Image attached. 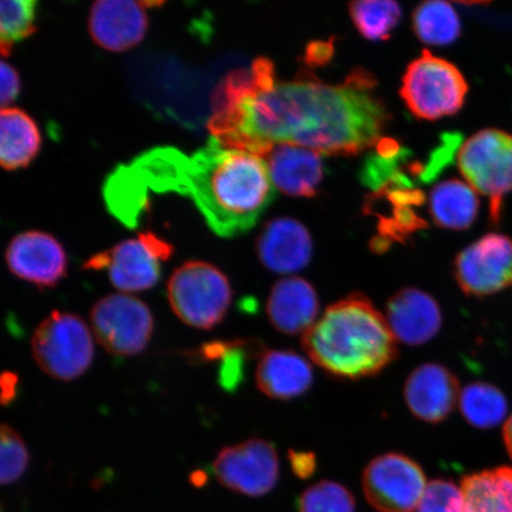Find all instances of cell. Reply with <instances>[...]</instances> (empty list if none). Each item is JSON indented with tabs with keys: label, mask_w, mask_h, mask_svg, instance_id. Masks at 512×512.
I'll return each mask as SVG.
<instances>
[{
	"label": "cell",
	"mask_w": 512,
	"mask_h": 512,
	"mask_svg": "<svg viewBox=\"0 0 512 512\" xmlns=\"http://www.w3.org/2000/svg\"><path fill=\"white\" fill-rule=\"evenodd\" d=\"M274 187L293 197L316 196L324 179L320 153L290 144H277L264 157Z\"/></svg>",
	"instance_id": "18"
},
{
	"label": "cell",
	"mask_w": 512,
	"mask_h": 512,
	"mask_svg": "<svg viewBox=\"0 0 512 512\" xmlns=\"http://www.w3.org/2000/svg\"><path fill=\"white\" fill-rule=\"evenodd\" d=\"M459 408L471 426L486 430L502 424L508 413V401L494 384L473 382L460 393Z\"/></svg>",
	"instance_id": "25"
},
{
	"label": "cell",
	"mask_w": 512,
	"mask_h": 512,
	"mask_svg": "<svg viewBox=\"0 0 512 512\" xmlns=\"http://www.w3.org/2000/svg\"><path fill=\"white\" fill-rule=\"evenodd\" d=\"M302 342L313 363L342 380L377 375L398 357L386 316L363 293L330 305Z\"/></svg>",
	"instance_id": "3"
},
{
	"label": "cell",
	"mask_w": 512,
	"mask_h": 512,
	"mask_svg": "<svg viewBox=\"0 0 512 512\" xmlns=\"http://www.w3.org/2000/svg\"><path fill=\"white\" fill-rule=\"evenodd\" d=\"M0 431V482L8 485L17 482L24 475L29 466L30 456L27 445L14 428L3 424Z\"/></svg>",
	"instance_id": "30"
},
{
	"label": "cell",
	"mask_w": 512,
	"mask_h": 512,
	"mask_svg": "<svg viewBox=\"0 0 512 512\" xmlns=\"http://www.w3.org/2000/svg\"><path fill=\"white\" fill-rule=\"evenodd\" d=\"M2 403L3 406L11 405L18 395L19 379L12 371H4L2 375Z\"/></svg>",
	"instance_id": "34"
},
{
	"label": "cell",
	"mask_w": 512,
	"mask_h": 512,
	"mask_svg": "<svg viewBox=\"0 0 512 512\" xmlns=\"http://www.w3.org/2000/svg\"><path fill=\"white\" fill-rule=\"evenodd\" d=\"M458 166L467 183L490 200V220H501L503 197L512 190V136L486 128L460 147Z\"/></svg>",
	"instance_id": "7"
},
{
	"label": "cell",
	"mask_w": 512,
	"mask_h": 512,
	"mask_svg": "<svg viewBox=\"0 0 512 512\" xmlns=\"http://www.w3.org/2000/svg\"><path fill=\"white\" fill-rule=\"evenodd\" d=\"M91 324L101 347L115 356L140 354L155 330L149 306L125 293L101 298L91 311Z\"/></svg>",
	"instance_id": "9"
},
{
	"label": "cell",
	"mask_w": 512,
	"mask_h": 512,
	"mask_svg": "<svg viewBox=\"0 0 512 512\" xmlns=\"http://www.w3.org/2000/svg\"><path fill=\"white\" fill-rule=\"evenodd\" d=\"M256 254L267 270L293 274L310 264L313 242L303 223L290 217L267 222L256 241Z\"/></svg>",
	"instance_id": "16"
},
{
	"label": "cell",
	"mask_w": 512,
	"mask_h": 512,
	"mask_svg": "<svg viewBox=\"0 0 512 512\" xmlns=\"http://www.w3.org/2000/svg\"><path fill=\"white\" fill-rule=\"evenodd\" d=\"M503 439L505 447H507L509 456L512 459V415L507 420V422H505L503 428Z\"/></svg>",
	"instance_id": "35"
},
{
	"label": "cell",
	"mask_w": 512,
	"mask_h": 512,
	"mask_svg": "<svg viewBox=\"0 0 512 512\" xmlns=\"http://www.w3.org/2000/svg\"><path fill=\"white\" fill-rule=\"evenodd\" d=\"M316 288L299 277L275 283L267 300V316L275 330L284 335H304L318 320Z\"/></svg>",
	"instance_id": "19"
},
{
	"label": "cell",
	"mask_w": 512,
	"mask_h": 512,
	"mask_svg": "<svg viewBox=\"0 0 512 512\" xmlns=\"http://www.w3.org/2000/svg\"><path fill=\"white\" fill-rule=\"evenodd\" d=\"M31 350L43 373L61 381L79 379L94 358L91 330L70 312L53 311L44 318L31 338Z\"/></svg>",
	"instance_id": "6"
},
{
	"label": "cell",
	"mask_w": 512,
	"mask_h": 512,
	"mask_svg": "<svg viewBox=\"0 0 512 512\" xmlns=\"http://www.w3.org/2000/svg\"><path fill=\"white\" fill-rule=\"evenodd\" d=\"M36 0H3L0 3V48L10 55L15 43L25 40L37 30Z\"/></svg>",
	"instance_id": "27"
},
{
	"label": "cell",
	"mask_w": 512,
	"mask_h": 512,
	"mask_svg": "<svg viewBox=\"0 0 512 512\" xmlns=\"http://www.w3.org/2000/svg\"><path fill=\"white\" fill-rule=\"evenodd\" d=\"M427 484L422 467L395 452L371 460L362 476L364 497L379 512H414Z\"/></svg>",
	"instance_id": "10"
},
{
	"label": "cell",
	"mask_w": 512,
	"mask_h": 512,
	"mask_svg": "<svg viewBox=\"0 0 512 512\" xmlns=\"http://www.w3.org/2000/svg\"><path fill=\"white\" fill-rule=\"evenodd\" d=\"M479 200L475 189L459 179H448L432 189L430 214L438 227L452 230L470 228L476 221Z\"/></svg>",
	"instance_id": "23"
},
{
	"label": "cell",
	"mask_w": 512,
	"mask_h": 512,
	"mask_svg": "<svg viewBox=\"0 0 512 512\" xmlns=\"http://www.w3.org/2000/svg\"><path fill=\"white\" fill-rule=\"evenodd\" d=\"M172 311L191 328L211 330L226 317L233 290L226 274L206 261L184 262L166 286Z\"/></svg>",
	"instance_id": "4"
},
{
	"label": "cell",
	"mask_w": 512,
	"mask_h": 512,
	"mask_svg": "<svg viewBox=\"0 0 512 512\" xmlns=\"http://www.w3.org/2000/svg\"><path fill=\"white\" fill-rule=\"evenodd\" d=\"M469 85L453 63L422 51L402 78L401 98L422 120H438L462 110Z\"/></svg>",
	"instance_id": "5"
},
{
	"label": "cell",
	"mask_w": 512,
	"mask_h": 512,
	"mask_svg": "<svg viewBox=\"0 0 512 512\" xmlns=\"http://www.w3.org/2000/svg\"><path fill=\"white\" fill-rule=\"evenodd\" d=\"M454 277L467 296L488 297L512 285V240L486 234L454 260Z\"/></svg>",
	"instance_id": "12"
},
{
	"label": "cell",
	"mask_w": 512,
	"mask_h": 512,
	"mask_svg": "<svg viewBox=\"0 0 512 512\" xmlns=\"http://www.w3.org/2000/svg\"><path fill=\"white\" fill-rule=\"evenodd\" d=\"M189 198L220 238L246 234L274 200L275 187L264 158L226 149L210 138L187 155L174 146L153 147L107 176L102 195L107 210L136 229L151 208L152 195Z\"/></svg>",
	"instance_id": "2"
},
{
	"label": "cell",
	"mask_w": 512,
	"mask_h": 512,
	"mask_svg": "<svg viewBox=\"0 0 512 512\" xmlns=\"http://www.w3.org/2000/svg\"><path fill=\"white\" fill-rule=\"evenodd\" d=\"M256 386L275 400H292L309 392L313 368L307 358L292 350H270L260 357Z\"/></svg>",
	"instance_id": "20"
},
{
	"label": "cell",
	"mask_w": 512,
	"mask_h": 512,
	"mask_svg": "<svg viewBox=\"0 0 512 512\" xmlns=\"http://www.w3.org/2000/svg\"><path fill=\"white\" fill-rule=\"evenodd\" d=\"M350 17L358 32L368 41L389 40L401 21V6L395 2H355L349 4Z\"/></svg>",
	"instance_id": "26"
},
{
	"label": "cell",
	"mask_w": 512,
	"mask_h": 512,
	"mask_svg": "<svg viewBox=\"0 0 512 512\" xmlns=\"http://www.w3.org/2000/svg\"><path fill=\"white\" fill-rule=\"evenodd\" d=\"M174 246L153 232L140 233L137 238L92 256L85 270H107L113 286L123 292H142L155 287L162 270L160 262L169 260Z\"/></svg>",
	"instance_id": "8"
},
{
	"label": "cell",
	"mask_w": 512,
	"mask_h": 512,
	"mask_svg": "<svg viewBox=\"0 0 512 512\" xmlns=\"http://www.w3.org/2000/svg\"><path fill=\"white\" fill-rule=\"evenodd\" d=\"M412 23L416 37L428 46H450L462 34L457 11L451 4L439 0L416 6Z\"/></svg>",
	"instance_id": "24"
},
{
	"label": "cell",
	"mask_w": 512,
	"mask_h": 512,
	"mask_svg": "<svg viewBox=\"0 0 512 512\" xmlns=\"http://www.w3.org/2000/svg\"><path fill=\"white\" fill-rule=\"evenodd\" d=\"M290 464L294 475L299 478H310L317 469V458L312 452L290 451Z\"/></svg>",
	"instance_id": "33"
},
{
	"label": "cell",
	"mask_w": 512,
	"mask_h": 512,
	"mask_svg": "<svg viewBox=\"0 0 512 512\" xmlns=\"http://www.w3.org/2000/svg\"><path fill=\"white\" fill-rule=\"evenodd\" d=\"M214 475L229 490L249 497H261L277 486L280 462L270 441L249 439L223 448L214 460Z\"/></svg>",
	"instance_id": "11"
},
{
	"label": "cell",
	"mask_w": 512,
	"mask_h": 512,
	"mask_svg": "<svg viewBox=\"0 0 512 512\" xmlns=\"http://www.w3.org/2000/svg\"><path fill=\"white\" fill-rule=\"evenodd\" d=\"M42 137L36 121L17 107L0 112V164L15 171L27 168L41 150Z\"/></svg>",
	"instance_id": "21"
},
{
	"label": "cell",
	"mask_w": 512,
	"mask_h": 512,
	"mask_svg": "<svg viewBox=\"0 0 512 512\" xmlns=\"http://www.w3.org/2000/svg\"><path fill=\"white\" fill-rule=\"evenodd\" d=\"M0 83V102L3 108H8L21 94L22 83L15 67L4 60L0 63Z\"/></svg>",
	"instance_id": "32"
},
{
	"label": "cell",
	"mask_w": 512,
	"mask_h": 512,
	"mask_svg": "<svg viewBox=\"0 0 512 512\" xmlns=\"http://www.w3.org/2000/svg\"><path fill=\"white\" fill-rule=\"evenodd\" d=\"M415 512H463L460 485L448 479L432 480Z\"/></svg>",
	"instance_id": "31"
},
{
	"label": "cell",
	"mask_w": 512,
	"mask_h": 512,
	"mask_svg": "<svg viewBox=\"0 0 512 512\" xmlns=\"http://www.w3.org/2000/svg\"><path fill=\"white\" fill-rule=\"evenodd\" d=\"M299 512H355L354 495L344 485L323 480L307 488L298 501Z\"/></svg>",
	"instance_id": "29"
},
{
	"label": "cell",
	"mask_w": 512,
	"mask_h": 512,
	"mask_svg": "<svg viewBox=\"0 0 512 512\" xmlns=\"http://www.w3.org/2000/svg\"><path fill=\"white\" fill-rule=\"evenodd\" d=\"M5 260L12 274L40 288H54L67 275L66 251L53 235L40 230L16 235Z\"/></svg>",
	"instance_id": "13"
},
{
	"label": "cell",
	"mask_w": 512,
	"mask_h": 512,
	"mask_svg": "<svg viewBox=\"0 0 512 512\" xmlns=\"http://www.w3.org/2000/svg\"><path fill=\"white\" fill-rule=\"evenodd\" d=\"M155 5L160 3L100 0L89 12V35L96 46L111 53H123L137 47L149 29L146 10Z\"/></svg>",
	"instance_id": "14"
},
{
	"label": "cell",
	"mask_w": 512,
	"mask_h": 512,
	"mask_svg": "<svg viewBox=\"0 0 512 512\" xmlns=\"http://www.w3.org/2000/svg\"><path fill=\"white\" fill-rule=\"evenodd\" d=\"M463 512H512V467L471 473L460 483Z\"/></svg>",
	"instance_id": "22"
},
{
	"label": "cell",
	"mask_w": 512,
	"mask_h": 512,
	"mask_svg": "<svg viewBox=\"0 0 512 512\" xmlns=\"http://www.w3.org/2000/svg\"><path fill=\"white\" fill-rule=\"evenodd\" d=\"M457 376L438 363H425L412 371L403 388L411 413L428 424H439L459 405Z\"/></svg>",
	"instance_id": "15"
},
{
	"label": "cell",
	"mask_w": 512,
	"mask_h": 512,
	"mask_svg": "<svg viewBox=\"0 0 512 512\" xmlns=\"http://www.w3.org/2000/svg\"><path fill=\"white\" fill-rule=\"evenodd\" d=\"M363 70L343 85L313 79L279 82L273 63L229 73L211 95V138L226 149L264 158L277 144L329 156H354L380 143L389 113Z\"/></svg>",
	"instance_id": "1"
},
{
	"label": "cell",
	"mask_w": 512,
	"mask_h": 512,
	"mask_svg": "<svg viewBox=\"0 0 512 512\" xmlns=\"http://www.w3.org/2000/svg\"><path fill=\"white\" fill-rule=\"evenodd\" d=\"M386 319L396 341L421 345L439 334L443 312L431 294L406 287L389 299Z\"/></svg>",
	"instance_id": "17"
},
{
	"label": "cell",
	"mask_w": 512,
	"mask_h": 512,
	"mask_svg": "<svg viewBox=\"0 0 512 512\" xmlns=\"http://www.w3.org/2000/svg\"><path fill=\"white\" fill-rule=\"evenodd\" d=\"M264 344L255 339L230 341L226 354L221 358L219 383L228 393H235L246 379L247 362L265 354Z\"/></svg>",
	"instance_id": "28"
}]
</instances>
